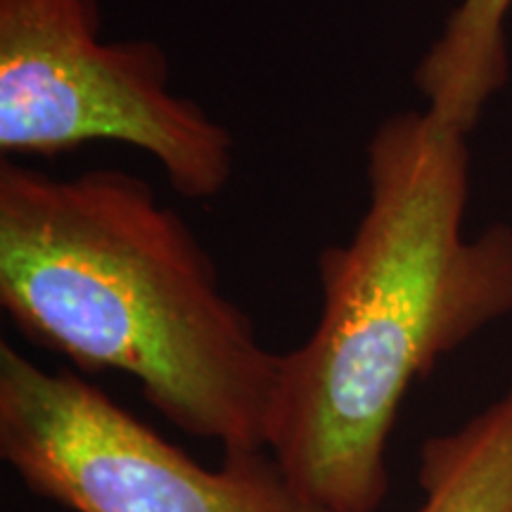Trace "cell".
<instances>
[{
  "mask_svg": "<svg viewBox=\"0 0 512 512\" xmlns=\"http://www.w3.org/2000/svg\"><path fill=\"white\" fill-rule=\"evenodd\" d=\"M354 235L318 256L316 330L280 354L268 451L328 512H377L387 446L415 380L512 313V228L465 238L467 131L392 114L366 147Z\"/></svg>",
  "mask_w": 512,
  "mask_h": 512,
  "instance_id": "1",
  "label": "cell"
},
{
  "mask_svg": "<svg viewBox=\"0 0 512 512\" xmlns=\"http://www.w3.org/2000/svg\"><path fill=\"white\" fill-rule=\"evenodd\" d=\"M0 304L83 373L119 370L176 430L268 451L280 354L221 290L188 221L121 169L0 162Z\"/></svg>",
  "mask_w": 512,
  "mask_h": 512,
  "instance_id": "2",
  "label": "cell"
},
{
  "mask_svg": "<svg viewBox=\"0 0 512 512\" xmlns=\"http://www.w3.org/2000/svg\"><path fill=\"white\" fill-rule=\"evenodd\" d=\"M98 0H0V155L57 157L95 140L147 152L188 200L233 176L235 140L174 93L164 48L102 41Z\"/></svg>",
  "mask_w": 512,
  "mask_h": 512,
  "instance_id": "3",
  "label": "cell"
},
{
  "mask_svg": "<svg viewBox=\"0 0 512 512\" xmlns=\"http://www.w3.org/2000/svg\"><path fill=\"white\" fill-rule=\"evenodd\" d=\"M0 458L31 494L72 512H328L271 451L209 470L74 370L0 344Z\"/></svg>",
  "mask_w": 512,
  "mask_h": 512,
  "instance_id": "4",
  "label": "cell"
},
{
  "mask_svg": "<svg viewBox=\"0 0 512 512\" xmlns=\"http://www.w3.org/2000/svg\"><path fill=\"white\" fill-rule=\"evenodd\" d=\"M512 0H460L415 69L427 110L470 133L510 74L508 22Z\"/></svg>",
  "mask_w": 512,
  "mask_h": 512,
  "instance_id": "5",
  "label": "cell"
},
{
  "mask_svg": "<svg viewBox=\"0 0 512 512\" xmlns=\"http://www.w3.org/2000/svg\"><path fill=\"white\" fill-rule=\"evenodd\" d=\"M418 512H512V387L456 432L422 444Z\"/></svg>",
  "mask_w": 512,
  "mask_h": 512,
  "instance_id": "6",
  "label": "cell"
}]
</instances>
